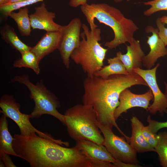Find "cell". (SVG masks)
<instances>
[{
  "instance_id": "27",
  "label": "cell",
  "mask_w": 167,
  "mask_h": 167,
  "mask_svg": "<svg viewBox=\"0 0 167 167\" xmlns=\"http://www.w3.org/2000/svg\"><path fill=\"white\" fill-rule=\"evenodd\" d=\"M147 121L149 130L153 133L156 134L160 130L167 128V121L162 122L152 120L150 115L148 116Z\"/></svg>"
},
{
  "instance_id": "14",
  "label": "cell",
  "mask_w": 167,
  "mask_h": 167,
  "mask_svg": "<svg viewBox=\"0 0 167 167\" xmlns=\"http://www.w3.org/2000/svg\"><path fill=\"white\" fill-rule=\"evenodd\" d=\"M126 50V54H122L119 51L116 53V56L122 62L128 73L131 74L135 73V69L142 68L145 55L139 41L135 38L130 45H127Z\"/></svg>"
},
{
  "instance_id": "18",
  "label": "cell",
  "mask_w": 167,
  "mask_h": 167,
  "mask_svg": "<svg viewBox=\"0 0 167 167\" xmlns=\"http://www.w3.org/2000/svg\"><path fill=\"white\" fill-rule=\"evenodd\" d=\"M0 33L2 39L21 54L30 50L32 49V47L27 45L19 39L14 29L8 24L1 28Z\"/></svg>"
},
{
  "instance_id": "28",
  "label": "cell",
  "mask_w": 167,
  "mask_h": 167,
  "mask_svg": "<svg viewBox=\"0 0 167 167\" xmlns=\"http://www.w3.org/2000/svg\"><path fill=\"white\" fill-rule=\"evenodd\" d=\"M156 22L158 30L159 35L166 46L167 45V28L165 27V24L161 21L160 18H157Z\"/></svg>"
},
{
  "instance_id": "39",
  "label": "cell",
  "mask_w": 167,
  "mask_h": 167,
  "mask_svg": "<svg viewBox=\"0 0 167 167\" xmlns=\"http://www.w3.org/2000/svg\"><path fill=\"white\" fill-rule=\"evenodd\" d=\"M130 0H127V1H130Z\"/></svg>"
},
{
  "instance_id": "37",
  "label": "cell",
  "mask_w": 167,
  "mask_h": 167,
  "mask_svg": "<svg viewBox=\"0 0 167 167\" xmlns=\"http://www.w3.org/2000/svg\"><path fill=\"white\" fill-rule=\"evenodd\" d=\"M113 0L115 2L117 3H119V2H121L123 1V0Z\"/></svg>"
},
{
  "instance_id": "6",
  "label": "cell",
  "mask_w": 167,
  "mask_h": 167,
  "mask_svg": "<svg viewBox=\"0 0 167 167\" xmlns=\"http://www.w3.org/2000/svg\"><path fill=\"white\" fill-rule=\"evenodd\" d=\"M12 83L18 82L25 85L30 92V97L35 104L33 110L30 114L31 118L38 119L42 115L48 114L57 119L65 124L64 115L60 113L57 109L61 107L57 96L48 89L41 79L36 84L30 80L28 74L15 76L11 79Z\"/></svg>"
},
{
  "instance_id": "17",
  "label": "cell",
  "mask_w": 167,
  "mask_h": 167,
  "mask_svg": "<svg viewBox=\"0 0 167 167\" xmlns=\"http://www.w3.org/2000/svg\"><path fill=\"white\" fill-rule=\"evenodd\" d=\"M130 121L132 134L130 142L131 146L139 153L155 151L154 148L147 142L143 135V123L136 116H133Z\"/></svg>"
},
{
  "instance_id": "35",
  "label": "cell",
  "mask_w": 167,
  "mask_h": 167,
  "mask_svg": "<svg viewBox=\"0 0 167 167\" xmlns=\"http://www.w3.org/2000/svg\"><path fill=\"white\" fill-rule=\"evenodd\" d=\"M164 84L165 86V91L164 92V94L165 95L166 98H167V83L164 82Z\"/></svg>"
},
{
  "instance_id": "31",
  "label": "cell",
  "mask_w": 167,
  "mask_h": 167,
  "mask_svg": "<svg viewBox=\"0 0 167 167\" xmlns=\"http://www.w3.org/2000/svg\"><path fill=\"white\" fill-rule=\"evenodd\" d=\"M86 3L87 0H71L69 4L71 7L76 8Z\"/></svg>"
},
{
  "instance_id": "4",
  "label": "cell",
  "mask_w": 167,
  "mask_h": 167,
  "mask_svg": "<svg viewBox=\"0 0 167 167\" xmlns=\"http://www.w3.org/2000/svg\"><path fill=\"white\" fill-rule=\"evenodd\" d=\"M82 40L78 47L71 53L70 57L77 64L81 66L87 77H91L104 66V61L108 49L102 47L101 31L97 28L90 30L85 24L82 25Z\"/></svg>"
},
{
  "instance_id": "15",
  "label": "cell",
  "mask_w": 167,
  "mask_h": 167,
  "mask_svg": "<svg viewBox=\"0 0 167 167\" xmlns=\"http://www.w3.org/2000/svg\"><path fill=\"white\" fill-rule=\"evenodd\" d=\"M75 146L92 161H107L113 164L117 161L103 145L84 140L77 141Z\"/></svg>"
},
{
  "instance_id": "22",
  "label": "cell",
  "mask_w": 167,
  "mask_h": 167,
  "mask_svg": "<svg viewBox=\"0 0 167 167\" xmlns=\"http://www.w3.org/2000/svg\"><path fill=\"white\" fill-rule=\"evenodd\" d=\"M21 57L14 61V67H26L32 69L37 75L40 73V61L34 53L31 50L26 51L21 54Z\"/></svg>"
},
{
  "instance_id": "8",
  "label": "cell",
  "mask_w": 167,
  "mask_h": 167,
  "mask_svg": "<svg viewBox=\"0 0 167 167\" xmlns=\"http://www.w3.org/2000/svg\"><path fill=\"white\" fill-rule=\"evenodd\" d=\"M96 124L104 138L103 145L116 160L124 163L138 164L136 151L123 137L115 135L112 130L101 124Z\"/></svg>"
},
{
  "instance_id": "2",
  "label": "cell",
  "mask_w": 167,
  "mask_h": 167,
  "mask_svg": "<svg viewBox=\"0 0 167 167\" xmlns=\"http://www.w3.org/2000/svg\"><path fill=\"white\" fill-rule=\"evenodd\" d=\"M33 133L14 135L12 145L17 157L31 167H91V161L75 146L65 147Z\"/></svg>"
},
{
  "instance_id": "13",
  "label": "cell",
  "mask_w": 167,
  "mask_h": 167,
  "mask_svg": "<svg viewBox=\"0 0 167 167\" xmlns=\"http://www.w3.org/2000/svg\"><path fill=\"white\" fill-rule=\"evenodd\" d=\"M35 10L33 13L29 15L32 29L43 30L47 32L60 30L62 26L54 21L55 13L49 11L44 3L35 7Z\"/></svg>"
},
{
  "instance_id": "10",
  "label": "cell",
  "mask_w": 167,
  "mask_h": 167,
  "mask_svg": "<svg viewBox=\"0 0 167 167\" xmlns=\"http://www.w3.org/2000/svg\"><path fill=\"white\" fill-rule=\"evenodd\" d=\"M160 65L159 63H158L150 69L145 70L139 68L134 71L144 80L152 92L153 102L149 106L147 110L152 114H155L157 112L161 114L167 113V98L160 90L156 81V71Z\"/></svg>"
},
{
  "instance_id": "16",
  "label": "cell",
  "mask_w": 167,
  "mask_h": 167,
  "mask_svg": "<svg viewBox=\"0 0 167 167\" xmlns=\"http://www.w3.org/2000/svg\"><path fill=\"white\" fill-rule=\"evenodd\" d=\"M61 37L60 31L47 32L30 50L40 62L45 56L58 49Z\"/></svg>"
},
{
  "instance_id": "24",
  "label": "cell",
  "mask_w": 167,
  "mask_h": 167,
  "mask_svg": "<svg viewBox=\"0 0 167 167\" xmlns=\"http://www.w3.org/2000/svg\"><path fill=\"white\" fill-rule=\"evenodd\" d=\"M43 0H27L16 3H10L0 6L1 12L6 17L8 16L9 14L12 11L20 8L25 7L26 6L36 3L42 1Z\"/></svg>"
},
{
  "instance_id": "19",
  "label": "cell",
  "mask_w": 167,
  "mask_h": 167,
  "mask_svg": "<svg viewBox=\"0 0 167 167\" xmlns=\"http://www.w3.org/2000/svg\"><path fill=\"white\" fill-rule=\"evenodd\" d=\"M6 118L2 114L0 118V151L17 157L13 148V137L9 131Z\"/></svg>"
},
{
  "instance_id": "3",
  "label": "cell",
  "mask_w": 167,
  "mask_h": 167,
  "mask_svg": "<svg viewBox=\"0 0 167 167\" xmlns=\"http://www.w3.org/2000/svg\"><path fill=\"white\" fill-rule=\"evenodd\" d=\"M80 8L91 30L97 27L94 23L95 19L112 29L113 39L104 44L109 49L115 48L126 42L131 43L134 38V33L139 29L133 21L125 17L119 10L107 4L87 3L81 6Z\"/></svg>"
},
{
  "instance_id": "29",
  "label": "cell",
  "mask_w": 167,
  "mask_h": 167,
  "mask_svg": "<svg viewBox=\"0 0 167 167\" xmlns=\"http://www.w3.org/2000/svg\"><path fill=\"white\" fill-rule=\"evenodd\" d=\"M9 155V154L5 153L2 151H0V159L4 164L5 167H17L13 162Z\"/></svg>"
},
{
  "instance_id": "26",
  "label": "cell",
  "mask_w": 167,
  "mask_h": 167,
  "mask_svg": "<svg viewBox=\"0 0 167 167\" xmlns=\"http://www.w3.org/2000/svg\"><path fill=\"white\" fill-rule=\"evenodd\" d=\"M143 135L147 142L154 148L157 145L158 140V134L154 133L149 130L148 126L143 125L142 128Z\"/></svg>"
},
{
  "instance_id": "32",
  "label": "cell",
  "mask_w": 167,
  "mask_h": 167,
  "mask_svg": "<svg viewBox=\"0 0 167 167\" xmlns=\"http://www.w3.org/2000/svg\"><path fill=\"white\" fill-rule=\"evenodd\" d=\"M160 20L165 24H167V15H164L160 18Z\"/></svg>"
},
{
  "instance_id": "1",
  "label": "cell",
  "mask_w": 167,
  "mask_h": 167,
  "mask_svg": "<svg viewBox=\"0 0 167 167\" xmlns=\"http://www.w3.org/2000/svg\"><path fill=\"white\" fill-rule=\"evenodd\" d=\"M137 85H148L139 75L117 74L107 79L94 75L84 80V105L92 106L96 113L97 120L104 126L112 130L115 127L127 141L130 138L120 129L114 117L115 109L119 103V97L125 89Z\"/></svg>"
},
{
  "instance_id": "25",
  "label": "cell",
  "mask_w": 167,
  "mask_h": 167,
  "mask_svg": "<svg viewBox=\"0 0 167 167\" xmlns=\"http://www.w3.org/2000/svg\"><path fill=\"white\" fill-rule=\"evenodd\" d=\"M143 4L151 6L150 8L144 11L143 14L145 16H150L160 11H167V0H153L144 2Z\"/></svg>"
},
{
  "instance_id": "20",
  "label": "cell",
  "mask_w": 167,
  "mask_h": 167,
  "mask_svg": "<svg viewBox=\"0 0 167 167\" xmlns=\"http://www.w3.org/2000/svg\"><path fill=\"white\" fill-rule=\"evenodd\" d=\"M107 61L109 64L103 66L95 73L94 75L106 79L113 75L130 74L122 62L117 56L108 58Z\"/></svg>"
},
{
  "instance_id": "11",
  "label": "cell",
  "mask_w": 167,
  "mask_h": 167,
  "mask_svg": "<svg viewBox=\"0 0 167 167\" xmlns=\"http://www.w3.org/2000/svg\"><path fill=\"white\" fill-rule=\"evenodd\" d=\"M153 99V96L150 89L139 94L132 93L128 88L125 89L119 96V103L114 113L115 119L117 120L123 113L133 107H139L147 110L150 105V102Z\"/></svg>"
},
{
  "instance_id": "9",
  "label": "cell",
  "mask_w": 167,
  "mask_h": 167,
  "mask_svg": "<svg viewBox=\"0 0 167 167\" xmlns=\"http://www.w3.org/2000/svg\"><path fill=\"white\" fill-rule=\"evenodd\" d=\"M82 23L79 18L72 19L69 24L62 26L61 37L58 48L62 62L67 69L70 67V58L73 51L79 46Z\"/></svg>"
},
{
  "instance_id": "21",
  "label": "cell",
  "mask_w": 167,
  "mask_h": 167,
  "mask_svg": "<svg viewBox=\"0 0 167 167\" xmlns=\"http://www.w3.org/2000/svg\"><path fill=\"white\" fill-rule=\"evenodd\" d=\"M28 12V9L25 7L19 9L18 12H11L8 15L16 23L20 34L25 36H29L31 32L32 28Z\"/></svg>"
},
{
  "instance_id": "7",
  "label": "cell",
  "mask_w": 167,
  "mask_h": 167,
  "mask_svg": "<svg viewBox=\"0 0 167 167\" xmlns=\"http://www.w3.org/2000/svg\"><path fill=\"white\" fill-rule=\"evenodd\" d=\"M0 112L7 118L13 120L17 124L20 131V134L28 136L33 133L39 136L54 141L62 145H65L66 142L54 139L49 134L43 132L35 128L30 121V114L22 113L20 111V105L17 102L13 96L4 94L0 99Z\"/></svg>"
},
{
  "instance_id": "30",
  "label": "cell",
  "mask_w": 167,
  "mask_h": 167,
  "mask_svg": "<svg viewBox=\"0 0 167 167\" xmlns=\"http://www.w3.org/2000/svg\"><path fill=\"white\" fill-rule=\"evenodd\" d=\"M116 167H141L138 164L127 163L123 162L121 161L117 160L114 164Z\"/></svg>"
},
{
  "instance_id": "33",
  "label": "cell",
  "mask_w": 167,
  "mask_h": 167,
  "mask_svg": "<svg viewBox=\"0 0 167 167\" xmlns=\"http://www.w3.org/2000/svg\"><path fill=\"white\" fill-rule=\"evenodd\" d=\"M9 3L7 0H0V6L4 5Z\"/></svg>"
},
{
  "instance_id": "34",
  "label": "cell",
  "mask_w": 167,
  "mask_h": 167,
  "mask_svg": "<svg viewBox=\"0 0 167 167\" xmlns=\"http://www.w3.org/2000/svg\"><path fill=\"white\" fill-rule=\"evenodd\" d=\"M27 0H10V2L9 3H16L18 2H19Z\"/></svg>"
},
{
  "instance_id": "5",
  "label": "cell",
  "mask_w": 167,
  "mask_h": 167,
  "mask_svg": "<svg viewBox=\"0 0 167 167\" xmlns=\"http://www.w3.org/2000/svg\"><path fill=\"white\" fill-rule=\"evenodd\" d=\"M64 115L65 125L71 139L103 144L104 138L96 124V114L92 106L76 105L68 109Z\"/></svg>"
},
{
  "instance_id": "38",
  "label": "cell",
  "mask_w": 167,
  "mask_h": 167,
  "mask_svg": "<svg viewBox=\"0 0 167 167\" xmlns=\"http://www.w3.org/2000/svg\"><path fill=\"white\" fill-rule=\"evenodd\" d=\"M8 0V2H9H9H10V0Z\"/></svg>"
},
{
  "instance_id": "36",
  "label": "cell",
  "mask_w": 167,
  "mask_h": 167,
  "mask_svg": "<svg viewBox=\"0 0 167 167\" xmlns=\"http://www.w3.org/2000/svg\"><path fill=\"white\" fill-rule=\"evenodd\" d=\"M5 167V165L4 163L3 162V161H2V160L0 159V167Z\"/></svg>"
},
{
  "instance_id": "23",
  "label": "cell",
  "mask_w": 167,
  "mask_h": 167,
  "mask_svg": "<svg viewBox=\"0 0 167 167\" xmlns=\"http://www.w3.org/2000/svg\"><path fill=\"white\" fill-rule=\"evenodd\" d=\"M158 143L154 148L155 152L158 155L161 165L167 167V131H165L158 134Z\"/></svg>"
},
{
  "instance_id": "12",
  "label": "cell",
  "mask_w": 167,
  "mask_h": 167,
  "mask_svg": "<svg viewBox=\"0 0 167 167\" xmlns=\"http://www.w3.org/2000/svg\"><path fill=\"white\" fill-rule=\"evenodd\" d=\"M145 31L147 33H152V35L147 36V42L150 51L148 54L145 55L143 65L148 69H150L155 66L158 58L167 55V48L159 35L157 28L148 26Z\"/></svg>"
}]
</instances>
